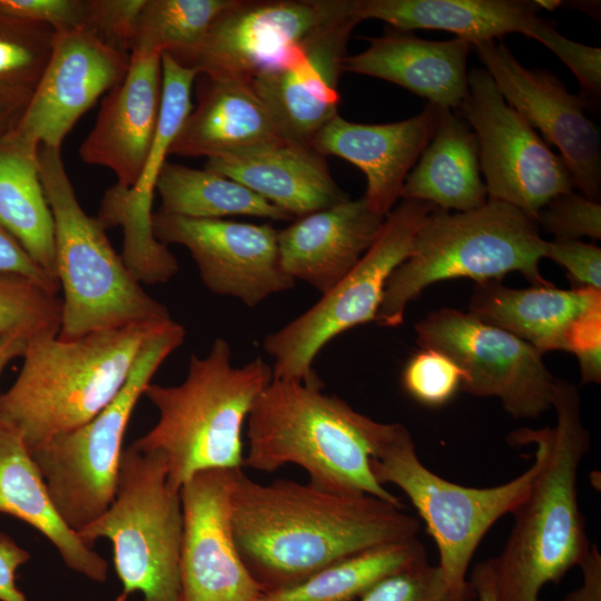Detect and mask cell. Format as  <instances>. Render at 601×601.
Instances as JSON below:
<instances>
[{"label": "cell", "mask_w": 601, "mask_h": 601, "mask_svg": "<svg viewBox=\"0 0 601 601\" xmlns=\"http://www.w3.org/2000/svg\"><path fill=\"white\" fill-rule=\"evenodd\" d=\"M464 373L447 355L422 348L405 365L402 386L418 403L436 407L447 403L461 388Z\"/></svg>", "instance_id": "obj_37"}, {"label": "cell", "mask_w": 601, "mask_h": 601, "mask_svg": "<svg viewBox=\"0 0 601 601\" xmlns=\"http://www.w3.org/2000/svg\"><path fill=\"white\" fill-rule=\"evenodd\" d=\"M426 561L417 536L383 543L338 560L296 585L265 593L260 601H353L385 578Z\"/></svg>", "instance_id": "obj_33"}, {"label": "cell", "mask_w": 601, "mask_h": 601, "mask_svg": "<svg viewBox=\"0 0 601 601\" xmlns=\"http://www.w3.org/2000/svg\"><path fill=\"white\" fill-rule=\"evenodd\" d=\"M356 6L357 0H234L211 23L191 68L250 82L296 68L307 58L308 39Z\"/></svg>", "instance_id": "obj_14"}, {"label": "cell", "mask_w": 601, "mask_h": 601, "mask_svg": "<svg viewBox=\"0 0 601 601\" xmlns=\"http://www.w3.org/2000/svg\"><path fill=\"white\" fill-rule=\"evenodd\" d=\"M237 470L201 471L180 487L179 601H260L264 595L234 538L231 492Z\"/></svg>", "instance_id": "obj_17"}, {"label": "cell", "mask_w": 601, "mask_h": 601, "mask_svg": "<svg viewBox=\"0 0 601 601\" xmlns=\"http://www.w3.org/2000/svg\"><path fill=\"white\" fill-rule=\"evenodd\" d=\"M366 40V50L346 56L344 71L393 82L439 107L460 108L467 95L470 42L456 37L431 41L395 29Z\"/></svg>", "instance_id": "obj_26"}, {"label": "cell", "mask_w": 601, "mask_h": 601, "mask_svg": "<svg viewBox=\"0 0 601 601\" xmlns=\"http://www.w3.org/2000/svg\"><path fill=\"white\" fill-rule=\"evenodd\" d=\"M371 469L380 484H393L408 497L437 546L451 601H472L475 591L467 571L472 558L493 524L528 495L538 471L534 459L516 477L490 487L451 482L426 467L413 439L400 423H382Z\"/></svg>", "instance_id": "obj_8"}, {"label": "cell", "mask_w": 601, "mask_h": 601, "mask_svg": "<svg viewBox=\"0 0 601 601\" xmlns=\"http://www.w3.org/2000/svg\"><path fill=\"white\" fill-rule=\"evenodd\" d=\"M459 110L476 136L489 199L512 205L535 221L551 199L572 191L563 159L504 100L485 69L467 73Z\"/></svg>", "instance_id": "obj_13"}, {"label": "cell", "mask_w": 601, "mask_h": 601, "mask_svg": "<svg viewBox=\"0 0 601 601\" xmlns=\"http://www.w3.org/2000/svg\"><path fill=\"white\" fill-rule=\"evenodd\" d=\"M359 601H451V597L440 566L426 561L385 578Z\"/></svg>", "instance_id": "obj_41"}, {"label": "cell", "mask_w": 601, "mask_h": 601, "mask_svg": "<svg viewBox=\"0 0 601 601\" xmlns=\"http://www.w3.org/2000/svg\"><path fill=\"white\" fill-rule=\"evenodd\" d=\"M380 425L322 386L273 378L247 417L244 465L270 473L296 464L317 489L368 494L404 509L371 469Z\"/></svg>", "instance_id": "obj_3"}, {"label": "cell", "mask_w": 601, "mask_h": 601, "mask_svg": "<svg viewBox=\"0 0 601 601\" xmlns=\"http://www.w3.org/2000/svg\"><path fill=\"white\" fill-rule=\"evenodd\" d=\"M130 56L82 29L56 33L48 65L13 132L37 147L60 149L97 99L125 78Z\"/></svg>", "instance_id": "obj_20"}, {"label": "cell", "mask_w": 601, "mask_h": 601, "mask_svg": "<svg viewBox=\"0 0 601 601\" xmlns=\"http://www.w3.org/2000/svg\"><path fill=\"white\" fill-rule=\"evenodd\" d=\"M29 338L21 333L0 335V375L11 359L23 356Z\"/></svg>", "instance_id": "obj_49"}, {"label": "cell", "mask_w": 601, "mask_h": 601, "mask_svg": "<svg viewBox=\"0 0 601 601\" xmlns=\"http://www.w3.org/2000/svg\"><path fill=\"white\" fill-rule=\"evenodd\" d=\"M61 309L56 293L21 277L0 276V335L59 334Z\"/></svg>", "instance_id": "obj_36"}, {"label": "cell", "mask_w": 601, "mask_h": 601, "mask_svg": "<svg viewBox=\"0 0 601 601\" xmlns=\"http://www.w3.org/2000/svg\"><path fill=\"white\" fill-rule=\"evenodd\" d=\"M238 552L264 594L290 588L365 549L416 538L421 524L387 501L280 479L262 484L242 469L231 492Z\"/></svg>", "instance_id": "obj_1"}, {"label": "cell", "mask_w": 601, "mask_h": 601, "mask_svg": "<svg viewBox=\"0 0 601 601\" xmlns=\"http://www.w3.org/2000/svg\"><path fill=\"white\" fill-rule=\"evenodd\" d=\"M0 276H17L28 279L45 289L56 293L60 288L20 244L0 225Z\"/></svg>", "instance_id": "obj_44"}, {"label": "cell", "mask_w": 601, "mask_h": 601, "mask_svg": "<svg viewBox=\"0 0 601 601\" xmlns=\"http://www.w3.org/2000/svg\"><path fill=\"white\" fill-rule=\"evenodd\" d=\"M440 107L427 104L416 116L390 124L366 125L339 115L316 135L312 147L324 157H341L366 176L364 199L384 217L401 196L404 181L432 139Z\"/></svg>", "instance_id": "obj_23"}, {"label": "cell", "mask_w": 601, "mask_h": 601, "mask_svg": "<svg viewBox=\"0 0 601 601\" xmlns=\"http://www.w3.org/2000/svg\"><path fill=\"white\" fill-rule=\"evenodd\" d=\"M415 331L422 348L439 351L461 367L464 392L499 398L516 420L538 418L553 406L556 378L530 343L454 308L430 313Z\"/></svg>", "instance_id": "obj_12"}, {"label": "cell", "mask_w": 601, "mask_h": 601, "mask_svg": "<svg viewBox=\"0 0 601 601\" xmlns=\"http://www.w3.org/2000/svg\"><path fill=\"white\" fill-rule=\"evenodd\" d=\"M156 191L161 200L158 211L166 215L198 219L244 215L294 220L289 214L240 183L180 164L165 162Z\"/></svg>", "instance_id": "obj_32"}, {"label": "cell", "mask_w": 601, "mask_h": 601, "mask_svg": "<svg viewBox=\"0 0 601 601\" xmlns=\"http://www.w3.org/2000/svg\"><path fill=\"white\" fill-rule=\"evenodd\" d=\"M435 208L402 199L352 270L311 308L265 337L264 349L275 359L273 378L322 386L313 370L315 357L335 336L375 321L390 276L406 259L415 234Z\"/></svg>", "instance_id": "obj_11"}, {"label": "cell", "mask_w": 601, "mask_h": 601, "mask_svg": "<svg viewBox=\"0 0 601 601\" xmlns=\"http://www.w3.org/2000/svg\"><path fill=\"white\" fill-rule=\"evenodd\" d=\"M162 98L157 132L140 175L130 188L114 185L102 200L98 215L105 228L124 230L121 258L139 283L168 282L178 272V262L152 230V200L162 166L181 126L190 114L191 88L199 72L161 55Z\"/></svg>", "instance_id": "obj_19"}, {"label": "cell", "mask_w": 601, "mask_h": 601, "mask_svg": "<svg viewBox=\"0 0 601 601\" xmlns=\"http://www.w3.org/2000/svg\"><path fill=\"white\" fill-rule=\"evenodd\" d=\"M0 513L43 534L72 571L96 582L106 581L107 561L61 519L29 447L17 431L1 421Z\"/></svg>", "instance_id": "obj_28"}, {"label": "cell", "mask_w": 601, "mask_h": 601, "mask_svg": "<svg viewBox=\"0 0 601 601\" xmlns=\"http://www.w3.org/2000/svg\"><path fill=\"white\" fill-rule=\"evenodd\" d=\"M161 98V55L131 52L125 78L105 96L80 146L82 161L112 170L120 188L134 186L157 132Z\"/></svg>", "instance_id": "obj_22"}, {"label": "cell", "mask_w": 601, "mask_h": 601, "mask_svg": "<svg viewBox=\"0 0 601 601\" xmlns=\"http://www.w3.org/2000/svg\"><path fill=\"white\" fill-rule=\"evenodd\" d=\"M504 100L561 152L583 196L600 203L601 138L584 115L585 104L553 73L528 69L495 40L473 46Z\"/></svg>", "instance_id": "obj_18"}, {"label": "cell", "mask_w": 601, "mask_h": 601, "mask_svg": "<svg viewBox=\"0 0 601 601\" xmlns=\"http://www.w3.org/2000/svg\"><path fill=\"white\" fill-rule=\"evenodd\" d=\"M198 77L197 105L181 126L169 155L226 158L287 141L250 81Z\"/></svg>", "instance_id": "obj_25"}, {"label": "cell", "mask_w": 601, "mask_h": 601, "mask_svg": "<svg viewBox=\"0 0 601 601\" xmlns=\"http://www.w3.org/2000/svg\"><path fill=\"white\" fill-rule=\"evenodd\" d=\"M469 580L474 588L477 601H497L489 559L474 565Z\"/></svg>", "instance_id": "obj_48"}, {"label": "cell", "mask_w": 601, "mask_h": 601, "mask_svg": "<svg viewBox=\"0 0 601 601\" xmlns=\"http://www.w3.org/2000/svg\"><path fill=\"white\" fill-rule=\"evenodd\" d=\"M384 220L364 197L296 218L278 230L280 265L293 279L323 295L370 249Z\"/></svg>", "instance_id": "obj_24"}, {"label": "cell", "mask_w": 601, "mask_h": 601, "mask_svg": "<svg viewBox=\"0 0 601 601\" xmlns=\"http://www.w3.org/2000/svg\"><path fill=\"white\" fill-rule=\"evenodd\" d=\"M85 6L86 0H0V12L61 33L81 28Z\"/></svg>", "instance_id": "obj_43"}, {"label": "cell", "mask_w": 601, "mask_h": 601, "mask_svg": "<svg viewBox=\"0 0 601 601\" xmlns=\"http://www.w3.org/2000/svg\"><path fill=\"white\" fill-rule=\"evenodd\" d=\"M185 337V327L173 321L144 345L122 388L101 412L30 450L56 510L75 532L111 503L134 408L159 366Z\"/></svg>", "instance_id": "obj_10"}, {"label": "cell", "mask_w": 601, "mask_h": 601, "mask_svg": "<svg viewBox=\"0 0 601 601\" xmlns=\"http://www.w3.org/2000/svg\"><path fill=\"white\" fill-rule=\"evenodd\" d=\"M146 0H86L82 30L130 56Z\"/></svg>", "instance_id": "obj_39"}, {"label": "cell", "mask_w": 601, "mask_h": 601, "mask_svg": "<svg viewBox=\"0 0 601 601\" xmlns=\"http://www.w3.org/2000/svg\"><path fill=\"white\" fill-rule=\"evenodd\" d=\"M541 10L536 0H358L363 20L378 19L395 30L435 29L472 45L526 31Z\"/></svg>", "instance_id": "obj_29"}, {"label": "cell", "mask_w": 601, "mask_h": 601, "mask_svg": "<svg viewBox=\"0 0 601 601\" xmlns=\"http://www.w3.org/2000/svg\"><path fill=\"white\" fill-rule=\"evenodd\" d=\"M184 516L180 490L168 479L166 459L132 444L122 450L115 496L91 523L77 532L89 546L99 539L112 544L122 591L142 601H179V559Z\"/></svg>", "instance_id": "obj_9"}, {"label": "cell", "mask_w": 601, "mask_h": 601, "mask_svg": "<svg viewBox=\"0 0 601 601\" xmlns=\"http://www.w3.org/2000/svg\"><path fill=\"white\" fill-rule=\"evenodd\" d=\"M544 257L564 267L572 288L601 290V248L581 240L545 243Z\"/></svg>", "instance_id": "obj_42"}, {"label": "cell", "mask_w": 601, "mask_h": 601, "mask_svg": "<svg viewBox=\"0 0 601 601\" xmlns=\"http://www.w3.org/2000/svg\"><path fill=\"white\" fill-rule=\"evenodd\" d=\"M231 355L229 343L216 338L206 356L191 355L181 384L145 390L159 417L132 445L161 454L177 490L198 472L244 465L243 426L273 368L259 357L236 367Z\"/></svg>", "instance_id": "obj_5"}, {"label": "cell", "mask_w": 601, "mask_h": 601, "mask_svg": "<svg viewBox=\"0 0 601 601\" xmlns=\"http://www.w3.org/2000/svg\"><path fill=\"white\" fill-rule=\"evenodd\" d=\"M48 26L0 12V87L33 91L51 56Z\"/></svg>", "instance_id": "obj_35"}, {"label": "cell", "mask_w": 601, "mask_h": 601, "mask_svg": "<svg viewBox=\"0 0 601 601\" xmlns=\"http://www.w3.org/2000/svg\"><path fill=\"white\" fill-rule=\"evenodd\" d=\"M38 149L13 130L0 139V225L58 283L55 223L40 178Z\"/></svg>", "instance_id": "obj_31"}, {"label": "cell", "mask_w": 601, "mask_h": 601, "mask_svg": "<svg viewBox=\"0 0 601 601\" xmlns=\"http://www.w3.org/2000/svg\"><path fill=\"white\" fill-rule=\"evenodd\" d=\"M469 308L480 321L530 343L543 354H574L581 382L601 381V290L559 289L553 284L511 288L499 280L475 284Z\"/></svg>", "instance_id": "obj_15"}, {"label": "cell", "mask_w": 601, "mask_h": 601, "mask_svg": "<svg viewBox=\"0 0 601 601\" xmlns=\"http://www.w3.org/2000/svg\"><path fill=\"white\" fill-rule=\"evenodd\" d=\"M545 243L536 221L516 207L487 199L469 211L435 208L414 236L406 259L390 276L375 322L396 327L427 286L466 277L477 283L521 273L532 286L552 285L539 268Z\"/></svg>", "instance_id": "obj_6"}, {"label": "cell", "mask_w": 601, "mask_h": 601, "mask_svg": "<svg viewBox=\"0 0 601 601\" xmlns=\"http://www.w3.org/2000/svg\"><path fill=\"white\" fill-rule=\"evenodd\" d=\"M525 37L550 49L573 72L580 83L578 95L588 108L601 96V49L570 40L559 33L554 21L533 18Z\"/></svg>", "instance_id": "obj_38"}, {"label": "cell", "mask_w": 601, "mask_h": 601, "mask_svg": "<svg viewBox=\"0 0 601 601\" xmlns=\"http://www.w3.org/2000/svg\"><path fill=\"white\" fill-rule=\"evenodd\" d=\"M234 0H146L131 52L168 53L191 68L211 23Z\"/></svg>", "instance_id": "obj_34"}, {"label": "cell", "mask_w": 601, "mask_h": 601, "mask_svg": "<svg viewBox=\"0 0 601 601\" xmlns=\"http://www.w3.org/2000/svg\"><path fill=\"white\" fill-rule=\"evenodd\" d=\"M486 197L475 134L452 109L440 107L434 135L407 175L400 198L469 211L483 206Z\"/></svg>", "instance_id": "obj_30"}, {"label": "cell", "mask_w": 601, "mask_h": 601, "mask_svg": "<svg viewBox=\"0 0 601 601\" xmlns=\"http://www.w3.org/2000/svg\"><path fill=\"white\" fill-rule=\"evenodd\" d=\"M538 226L559 240L601 238V205L573 191L551 199L538 214Z\"/></svg>", "instance_id": "obj_40"}, {"label": "cell", "mask_w": 601, "mask_h": 601, "mask_svg": "<svg viewBox=\"0 0 601 601\" xmlns=\"http://www.w3.org/2000/svg\"><path fill=\"white\" fill-rule=\"evenodd\" d=\"M205 169L240 183L294 219L349 198L333 179L326 157L289 141L252 154L210 158Z\"/></svg>", "instance_id": "obj_27"}, {"label": "cell", "mask_w": 601, "mask_h": 601, "mask_svg": "<svg viewBox=\"0 0 601 601\" xmlns=\"http://www.w3.org/2000/svg\"><path fill=\"white\" fill-rule=\"evenodd\" d=\"M356 9L318 29L307 41L300 66L255 77L252 85L274 117L285 140L312 147L319 130L338 115V81Z\"/></svg>", "instance_id": "obj_21"}, {"label": "cell", "mask_w": 601, "mask_h": 601, "mask_svg": "<svg viewBox=\"0 0 601 601\" xmlns=\"http://www.w3.org/2000/svg\"><path fill=\"white\" fill-rule=\"evenodd\" d=\"M152 230L164 245L178 244L190 252L211 293L235 297L248 307L295 286L296 280L280 265L278 230L268 224L157 211Z\"/></svg>", "instance_id": "obj_16"}, {"label": "cell", "mask_w": 601, "mask_h": 601, "mask_svg": "<svg viewBox=\"0 0 601 601\" xmlns=\"http://www.w3.org/2000/svg\"><path fill=\"white\" fill-rule=\"evenodd\" d=\"M38 162L55 223L56 274L63 293L58 337L171 321L167 307L127 268L99 219L80 206L60 149L39 147Z\"/></svg>", "instance_id": "obj_7"}, {"label": "cell", "mask_w": 601, "mask_h": 601, "mask_svg": "<svg viewBox=\"0 0 601 601\" xmlns=\"http://www.w3.org/2000/svg\"><path fill=\"white\" fill-rule=\"evenodd\" d=\"M538 4L540 6L541 9H548V10H553L558 7H561V1H556V0H536Z\"/></svg>", "instance_id": "obj_50"}, {"label": "cell", "mask_w": 601, "mask_h": 601, "mask_svg": "<svg viewBox=\"0 0 601 601\" xmlns=\"http://www.w3.org/2000/svg\"><path fill=\"white\" fill-rule=\"evenodd\" d=\"M553 427L512 432L513 445H534L538 471L525 499L511 513L513 526L500 552L489 559L497 601H539L548 583L580 566L591 545L578 500V474L589 452L577 386L556 378Z\"/></svg>", "instance_id": "obj_2"}, {"label": "cell", "mask_w": 601, "mask_h": 601, "mask_svg": "<svg viewBox=\"0 0 601 601\" xmlns=\"http://www.w3.org/2000/svg\"><path fill=\"white\" fill-rule=\"evenodd\" d=\"M173 322L99 331L75 339H28L14 383L0 395V421L29 450L101 412L120 392L144 345Z\"/></svg>", "instance_id": "obj_4"}, {"label": "cell", "mask_w": 601, "mask_h": 601, "mask_svg": "<svg viewBox=\"0 0 601 601\" xmlns=\"http://www.w3.org/2000/svg\"><path fill=\"white\" fill-rule=\"evenodd\" d=\"M30 559V553L9 535L0 533V601H27L16 583L18 568Z\"/></svg>", "instance_id": "obj_45"}, {"label": "cell", "mask_w": 601, "mask_h": 601, "mask_svg": "<svg viewBox=\"0 0 601 601\" xmlns=\"http://www.w3.org/2000/svg\"><path fill=\"white\" fill-rule=\"evenodd\" d=\"M580 568L583 575L582 584L569 593L564 601H601V554L597 544L591 545Z\"/></svg>", "instance_id": "obj_46"}, {"label": "cell", "mask_w": 601, "mask_h": 601, "mask_svg": "<svg viewBox=\"0 0 601 601\" xmlns=\"http://www.w3.org/2000/svg\"><path fill=\"white\" fill-rule=\"evenodd\" d=\"M32 92L26 89L0 87V139L17 127Z\"/></svg>", "instance_id": "obj_47"}]
</instances>
